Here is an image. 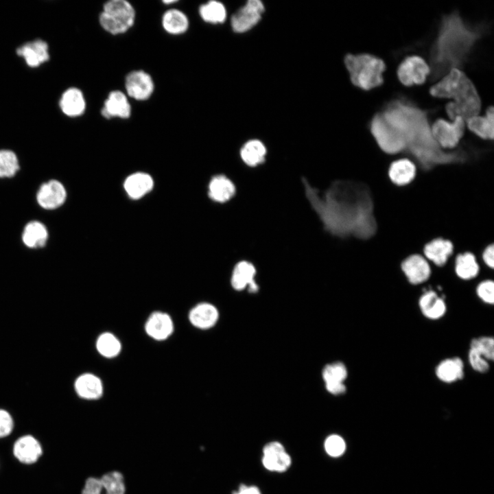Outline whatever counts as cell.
Segmentation results:
<instances>
[{
  "mask_svg": "<svg viewBox=\"0 0 494 494\" xmlns=\"http://www.w3.org/2000/svg\"><path fill=\"white\" fill-rule=\"evenodd\" d=\"M386 121L402 136L408 150L421 165L428 169L436 165L462 162V150L446 152L434 139L428 120L427 110L405 97L389 101L381 112Z\"/></svg>",
  "mask_w": 494,
  "mask_h": 494,
  "instance_id": "cell-1",
  "label": "cell"
},
{
  "mask_svg": "<svg viewBox=\"0 0 494 494\" xmlns=\"http://www.w3.org/2000/svg\"><path fill=\"white\" fill-rule=\"evenodd\" d=\"M487 32L486 25L469 23L457 10L445 14L430 53V80L442 78L451 69H461L474 45Z\"/></svg>",
  "mask_w": 494,
  "mask_h": 494,
  "instance_id": "cell-2",
  "label": "cell"
},
{
  "mask_svg": "<svg viewBox=\"0 0 494 494\" xmlns=\"http://www.w3.org/2000/svg\"><path fill=\"white\" fill-rule=\"evenodd\" d=\"M328 198L327 208L320 211L328 227L336 233H353L361 238H368L376 231L373 204L368 193L360 191L357 198Z\"/></svg>",
  "mask_w": 494,
  "mask_h": 494,
  "instance_id": "cell-3",
  "label": "cell"
},
{
  "mask_svg": "<svg viewBox=\"0 0 494 494\" xmlns=\"http://www.w3.org/2000/svg\"><path fill=\"white\" fill-rule=\"evenodd\" d=\"M433 97L452 98L445 106L449 119L457 117L464 121L478 115L481 109V99L473 82L459 69H451L440 80L430 89Z\"/></svg>",
  "mask_w": 494,
  "mask_h": 494,
  "instance_id": "cell-4",
  "label": "cell"
},
{
  "mask_svg": "<svg viewBox=\"0 0 494 494\" xmlns=\"http://www.w3.org/2000/svg\"><path fill=\"white\" fill-rule=\"evenodd\" d=\"M344 64L353 85L368 91L384 83L382 73L386 69L384 60L370 54H347Z\"/></svg>",
  "mask_w": 494,
  "mask_h": 494,
  "instance_id": "cell-5",
  "label": "cell"
},
{
  "mask_svg": "<svg viewBox=\"0 0 494 494\" xmlns=\"http://www.w3.org/2000/svg\"><path fill=\"white\" fill-rule=\"evenodd\" d=\"M136 12L126 0H110L106 2L99 16L101 27L113 35L126 32L134 23Z\"/></svg>",
  "mask_w": 494,
  "mask_h": 494,
  "instance_id": "cell-6",
  "label": "cell"
},
{
  "mask_svg": "<svg viewBox=\"0 0 494 494\" xmlns=\"http://www.w3.org/2000/svg\"><path fill=\"white\" fill-rule=\"evenodd\" d=\"M370 130L377 145L384 152L394 154L405 150V143L400 133L384 119L381 112L375 113Z\"/></svg>",
  "mask_w": 494,
  "mask_h": 494,
  "instance_id": "cell-7",
  "label": "cell"
},
{
  "mask_svg": "<svg viewBox=\"0 0 494 494\" xmlns=\"http://www.w3.org/2000/svg\"><path fill=\"white\" fill-rule=\"evenodd\" d=\"M464 123L460 117H456L452 123L438 119L431 126L432 135L442 149H453L464 134Z\"/></svg>",
  "mask_w": 494,
  "mask_h": 494,
  "instance_id": "cell-8",
  "label": "cell"
},
{
  "mask_svg": "<svg viewBox=\"0 0 494 494\" xmlns=\"http://www.w3.org/2000/svg\"><path fill=\"white\" fill-rule=\"evenodd\" d=\"M82 494H126L124 475L119 471H113L99 478H89Z\"/></svg>",
  "mask_w": 494,
  "mask_h": 494,
  "instance_id": "cell-9",
  "label": "cell"
},
{
  "mask_svg": "<svg viewBox=\"0 0 494 494\" xmlns=\"http://www.w3.org/2000/svg\"><path fill=\"white\" fill-rule=\"evenodd\" d=\"M397 73L399 81L405 86L421 84L430 74V67L421 57L411 56L401 62Z\"/></svg>",
  "mask_w": 494,
  "mask_h": 494,
  "instance_id": "cell-10",
  "label": "cell"
},
{
  "mask_svg": "<svg viewBox=\"0 0 494 494\" xmlns=\"http://www.w3.org/2000/svg\"><path fill=\"white\" fill-rule=\"evenodd\" d=\"M125 88L127 95L138 101L148 99L154 90V84L151 75L143 70L132 71L125 78Z\"/></svg>",
  "mask_w": 494,
  "mask_h": 494,
  "instance_id": "cell-11",
  "label": "cell"
},
{
  "mask_svg": "<svg viewBox=\"0 0 494 494\" xmlns=\"http://www.w3.org/2000/svg\"><path fill=\"white\" fill-rule=\"evenodd\" d=\"M264 5L259 0H249L231 18L234 32L243 33L252 28L261 19Z\"/></svg>",
  "mask_w": 494,
  "mask_h": 494,
  "instance_id": "cell-12",
  "label": "cell"
},
{
  "mask_svg": "<svg viewBox=\"0 0 494 494\" xmlns=\"http://www.w3.org/2000/svg\"><path fill=\"white\" fill-rule=\"evenodd\" d=\"M67 198L64 186L57 180H50L40 185L37 193L38 205L44 209L54 210L60 207Z\"/></svg>",
  "mask_w": 494,
  "mask_h": 494,
  "instance_id": "cell-13",
  "label": "cell"
},
{
  "mask_svg": "<svg viewBox=\"0 0 494 494\" xmlns=\"http://www.w3.org/2000/svg\"><path fill=\"white\" fill-rule=\"evenodd\" d=\"M291 462V457L280 443L270 442L264 446L262 463L266 469L283 472L290 467Z\"/></svg>",
  "mask_w": 494,
  "mask_h": 494,
  "instance_id": "cell-14",
  "label": "cell"
},
{
  "mask_svg": "<svg viewBox=\"0 0 494 494\" xmlns=\"http://www.w3.org/2000/svg\"><path fill=\"white\" fill-rule=\"evenodd\" d=\"M16 51L26 64L32 68L40 66L49 59V45L42 39L26 42L17 47Z\"/></svg>",
  "mask_w": 494,
  "mask_h": 494,
  "instance_id": "cell-15",
  "label": "cell"
},
{
  "mask_svg": "<svg viewBox=\"0 0 494 494\" xmlns=\"http://www.w3.org/2000/svg\"><path fill=\"white\" fill-rule=\"evenodd\" d=\"M401 270L410 284L419 285L425 282L431 275V268L421 255L414 254L403 260Z\"/></svg>",
  "mask_w": 494,
  "mask_h": 494,
  "instance_id": "cell-16",
  "label": "cell"
},
{
  "mask_svg": "<svg viewBox=\"0 0 494 494\" xmlns=\"http://www.w3.org/2000/svg\"><path fill=\"white\" fill-rule=\"evenodd\" d=\"M102 115L107 119L114 117L128 119L131 115V106L126 95L121 91L109 93L101 109Z\"/></svg>",
  "mask_w": 494,
  "mask_h": 494,
  "instance_id": "cell-17",
  "label": "cell"
},
{
  "mask_svg": "<svg viewBox=\"0 0 494 494\" xmlns=\"http://www.w3.org/2000/svg\"><path fill=\"white\" fill-rule=\"evenodd\" d=\"M348 371L342 362H333L325 366L322 378L327 390L333 395H340L346 390L344 381L347 378Z\"/></svg>",
  "mask_w": 494,
  "mask_h": 494,
  "instance_id": "cell-18",
  "label": "cell"
},
{
  "mask_svg": "<svg viewBox=\"0 0 494 494\" xmlns=\"http://www.w3.org/2000/svg\"><path fill=\"white\" fill-rule=\"evenodd\" d=\"M14 456L22 463L30 464L36 462L42 454L39 442L32 436L19 438L13 447Z\"/></svg>",
  "mask_w": 494,
  "mask_h": 494,
  "instance_id": "cell-19",
  "label": "cell"
},
{
  "mask_svg": "<svg viewBox=\"0 0 494 494\" xmlns=\"http://www.w3.org/2000/svg\"><path fill=\"white\" fill-rule=\"evenodd\" d=\"M59 106L62 112L70 117L82 115L86 109V101L83 93L76 87H70L62 94Z\"/></svg>",
  "mask_w": 494,
  "mask_h": 494,
  "instance_id": "cell-20",
  "label": "cell"
},
{
  "mask_svg": "<svg viewBox=\"0 0 494 494\" xmlns=\"http://www.w3.org/2000/svg\"><path fill=\"white\" fill-rule=\"evenodd\" d=\"M419 307L422 314L430 320H438L443 318L447 311L444 298L434 290H427L421 296Z\"/></svg>",
  "mask_w": 494,
  "mask_h": 494,
  "instance_id": "cell-21",
  "label": "cell"
},
{
  "mask_svg": "<svg viewBox=\"0 0 494 494\" xmlns=\"http://www.w3.org/2000/svg\"><path fill=\"white\" fill-rule=\"evenodd\" d=\"M173 329L171 317L160 311L152 313L145 325L147 334L156 340H165L172 334Z\"/></svg>",
  "mask_w": 494,
  "mask_h": 494,
  "instance_id": "cell-22",
  "label": "cell"
},
{
  "mask_svg": "<svg viewBox=\"0 0 494 494\" xmlns=\"http://www.w3.org/2000/svg\"><path fill=\"white\" fill-rule=\"evenodd\" d=\"M464 369L462 360L458 357H453L440 362L435 368V374L440 381L452 384L463 379Z\"/></svg>",
  "mask_w": 494,
  "mask_h": 494,
  "instance_id": "cell-23",
  "label": "cell"
},
{
  "mask_svg": "<svg viewBox=\"0 0 494 494\" xmlns=\"http://www.w3.org/2000/svg\"><path fill=\"white\" fill-rule=\"evenodd\" d=\"M453 251L452 242L443 238L434 239L427 243L423 248L426 258L437 266H444Z\"/></svg>",
  "mask_w": 494,
  "mask_h": 494,
  "instance_id": "cell-24",
  "label": "cell"
},
{
  "mask_svg": "<svg viewBox=\"0 0 494 494\" xmlns=\"http://www.w3.org/2000/svg\"><path fill=\"white\" fill-rule=\"evenodd\" d=\"M255 268L252 263L246 261L239 262L235 266L231 277L233 287L236 290H242L248 287L250 291H257L258 287L255 282Z\"/></svg>",
  "mask_w": 494,
  "mask_h": 494,
  "instance_id": "cell-25",
  "label": "cell"
},
{
  "mask_svg": "<svg viewBox=\"0 0 494 494\" xmlns=\"http://www.w3.org/2000/svg\"><path fill=\"white\" fill-rule=\"evenodd\" d=\"M219 317L216 307L208 303L195 306L189 314L190 322L196 327L206 329L214 326Z\"/></svg>",
  "mask_w": 494,
  "mask_h": 494,
  "instance_id": "cell-26",
  "label": "cell"
},
{
  "mask_svg": "<svg viewBox=\"0 0 494 494\" xmlns=\"http://www.w3.org/2000/svg\"><path fill=\"white\" fill-rule=\"evenodd\" d=\"M416 174V165L408 158L393 161L388 169L390 181L398 186H404L411 183L415 178Z\"/></svg>",
  "mask_w": 494,
  "mask_h": 494,
  "instance_id": "cell-27",
  "label": "cell"
},
{
  "mask_svg": "<svg viewBox=\"0 0 494 494\" xmlns=\"http://www.w3.org/2000/svg\"><path fill=\"white\" fill-rule=\"evenodd\" d=\"M49 237L46 226L39 221L28 222L22 233L23 243L30 248L44 247Z\"/></svg>",
  "mask_w": 494,
  "mask_h": 494,
  "instance_id": "cell-28",
  "label": "cell"
},
{
  "mask_svg": "<svg viewBox=\"0 0 494 494\" xmlns=\"http://www.w3.org/2000/svg\"><path fill=\"white\" fill-rule=\"evenodd\" d=\"M466 122L468 128L480 138L493 139L494 110L492 106L487 108L484 117L476 115L468 119Z\"/></svg>",
  "mask_w": 494,
  "mask_h": 494,
  "instance_id": "cell-29",
  "label": "cell"
},
{
  "mask_svg": "<svg viewBox=\"0 0 494 494\" xmlns=\"http://www.w3.org/2000/svg\"><path fill=\"white\" fill-rule=\"evenodd\" d=\"M75 388L78 395L86 399H97L103 393L100 379L90 373L80 375L75 381Z\"/></svg>",
  "mask_w": 494,
  "mask_h": 494,
  "instance_id": "cell-30",
  "label": "cell"
},
{
  "mask_svg": "<svg viewBox=\"0 0 494 494\" xmlns=\"http://www.w3.org/2000/svg\"><path fill=\"white\" fill-rule=\"evenodd\" d=\"M152 177L143 172L130 175L124 182V189L128 195L133 199H138L148 193L153 187Z\"/></svg>",
  "mask_w": 494,
  "mask_h": 494,
  "instance_id": "cell-31",
  "label": "cell"
},
{
  "mask_svg": "<svg viewBox=\"0 0 494 494\" xmlns=\"http://www.w3.org/2000/svg\"><path fill=\"white\" fill-rule=\"evenodd\" d=\"M161 23L165 31L173 35L185 33L189 25L187 15L181 10L175 8L165 12L162 16Z\"/></svg>",
  "mask_w": 494,
  "mask_h": 494,
  "instance_id": "cell-32",
  "label": "cell"
},
{
  "mask_svg": "<svg viewBox=\"0 0 494 494\" xmlns=\"http://www.w3.org/2000/svg\"><path fill=\"white\" fill-rule=\"evenodd\" d=\"M235 193V187L231 180L225 176H214L209 185V196L213 200L224 202L230 200Z\"/></svg>",
  "mask_w": 494,
  "mask_h": 494,
  "instance_id": "cell-33",
  "label": "cell"
},
{
  "mask_svg": "<svg viewBox=\"0 0 494 494\" xmlns=\"http://www.w3.org/2000/svg\"><path fill=\"white\" fill-rule=\"evenodd\" d=\"M479 270V265L473 253L467 252L456 257L455 272L460 279L471 280L478 276Z\"/></svg>",
  "mask_w": 494,
  "mask_h": 494,
  "instance_id": "cell-34",
  "label": "cell"
},
{
  "mask_svg": "<svg viewBox=\"0 0 494 494\" xmlns=\"http://www.w3.org/2000/svg\"><path fill=\"white\" fill-rule=\"evenodd\" d=\"M240 154L246 164L250 166H256L263 162L266 149L260 141L250 140L244 145Z\"/></svg>",
  "mask_w": 494,
  "mask_h": 494,
  "instance_id": "cell-35",
  "label": "cell"
},
{
  "mask_svg": "<svg viewBox=\"0 0 494 494\" xmlns=\"http://www.w3.org/2000/svg\"><path fill=\"white\" fill-rule=\"evenodd\" d=\"M199 14L203 21L213 24L223 23L226 17L224 5L217 1H210L201 5Z\"/></svg>",
  "mask_w": 494,
  "mask_h": 494,
  "instance_id": "cell-36",
  "label": "cell"
},
{
  "mask_svg": "<svg viewBox=\"0 0 494 494\" xmlns=\"http://www.w3.org/2000/svg\"><path fill=\"white\" fill-rule=\"evenodd\" d=\"M98 352L105 357L117 356L121 351V343L112 333H104L100 335L96 342Z\"/></svg>",
  "mask_w": 494,
  "mask_h": 494,
  "instance_id": "cell-37",
  "label": "cell"
},
{
  "mask_svg": "<svg viewBox=\"0 0 494 494\" xmlns=\"http://www.w3.org/2000/svg\"><path fill=\"white\" fill-rule=\"evenodd\" d=\"M16 154L10 150H0V178H11L19 170Z\"/></svg>",
  "mask_w": 494,
  "mask_h": 494,
  "instance_id": "cell-38",
  "label": "cell"
},
{
  "mask_svg": "<svg viewBox=\"0 0 494 494\" xmlns=\"http://www.w3.org/2000/svg\"><path fill=\"white\" fill-rule=\"evenodd\" d=\"M469 349L477 351L489 362L494 359V339L492 337L480 336L473 338L470 342Z\"/></svg>",
  "mask_w": 494,
  "mask_h": 494,
  "instance_id": "cell-39",
  "label": "cell"
},
{
  "mask_svg": "<svg viewBox=\"0 0 494 494\" xmlns=\"http://www.w3.org/2000/svg\"><path fill=\"white\" fill-rule=\"evenodd\" d=\"M346 443L342 437L338 434L328 436L325 441V449L331 457H340L346 451Z\"/></svg>",
  "mask_w": 494,
  "mask_h": 494,
  "instance_id": "cell-40",
  "label": "cell"
},
{
  "mask_svg": "<svg viewBox=\"0 0 494 494\" xmlns=\"http://www.w3.org/2000/svg\"><path fill=\"white\" fill-rule=\"evenodd\" d=\"M478 297L484 303L493 305L494 303V283L487 279L480 282L476 287Z\"/></svg>",
  "mask_w": 494,
  "mask_h": 494,
  "instance_id": "cell-41",
  "label": "cell"
},
{
  "mask_svg": "<svg viewBox=\"0 0 494 494\" xmlns=\"http://www.w3.org/2000/svg\"><path fill=\"white\" fill-rule=\"evenodd\" d=\"M468 360L471 367L478 373H486L489 370V361L473 349H469Z\"/></svg>",
  "mask_w": 494,
  "mask_h": 494,
  "instance_id": "cell-42",
  "label": "cell"
},
{
  "mask_svg": "<svg viewBox=\"0 0 494 494\" xmlns=\"http://www.w3.org/2000/svg\"><path fill=\"white\" fill-rule=\"evenodd\" d=\"M13 429V420L5 410L0 409V438L8 436Z\"/></svg>",
  "mask_w": 494,
  "mask_h": 494,
  "instance_id": "cell-43",
  "label": "cell"
},
{
  "mask_svg": "<svg viewBox=\"0 0 494 494\" xmlns=\"http://www.w3.org/2000/svg\"><path fill=\"white\" fill-rule=\"evenodd\" d=\"M482 259L484 263L493 269L494 267V246L490 244L486 247L482 253Z\"/></svg>",
  "mask_w": 494,
  "mask_h": 494,
  "instance_id": "cell-44",
  "label": "cell"
},
{
  "mask_svg": "<svg viewBox=\"0 0 494 494\" xmlns=\"http://www.w3.org/2000/svg\"><path fill=\"white\" fill-rule=\"evenodd\" d=\"M233 494H261L259 489L255 486L242 484L237 491Z\"/></svg>",
  "mask_w": 494,
  "mask_h": 494,
  "instance_id": "cell-45",
  "label": "cell"
},
{
  "mask_svg": "<svg viewBox=\"0 0 494 494\" xmlns=\"http://www.w3.org/2000/svg\"><path fill=\"white\" fill-rule=\"evenodd\" d=\"M163 2L164 3H165V4H172V3H176V1H174V0H171V1H163Z\"/></svg>",
  "mask_w": 494,
  "mask_h": 494,
  "instance_id": "cell-46",
  "label": "cell"
}]
</instances>
